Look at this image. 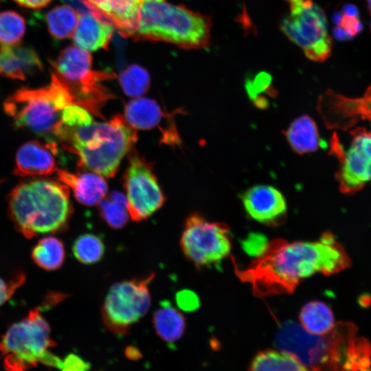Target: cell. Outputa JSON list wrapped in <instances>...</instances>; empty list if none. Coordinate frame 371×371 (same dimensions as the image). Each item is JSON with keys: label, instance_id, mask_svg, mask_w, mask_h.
I'll list each match as a JSON object with an SVG mask.
<instances>
[{"label": "cell", "instance_id": "cell-35", "mask_svg": "<svg viewBox=\"0 0 371 371\" xmlns=\"http://www.w3.org/2000/svg\"><path fill=\"white\" fill-rule=\"evenodd\" d=\"M339 25L344 29L351 38L363 30V24L359 18L356 16H349L343 14Z\"/></svg>", "mask_w": 371, "mask_h": 371}, {"label": "cell", "instance_id": "cell-11", "mask_svg": "<svg viewBox=\"0 0 371 371\" xmlns=\"http://www.w3.org/2000/svg\"><path fill=\"white\" fill-rule=\"evenodd\" d=\"M180 245L186 258L196 267L210 265L230 254L229 229L223 223L192 214L186 220Z\"/></svg>", "mask_w": 371, "mask_h": 371}, {"label": "cell", "instance_id": "cell-16", "mask_svg": "<svg viewBox=\"0 0 371 371\" xmlns=\"http://www.w3.org/2000/svg\"><path fill=\"white\" fill-rule=\"evenodd\" d=\"M143 0H86L84 5L108 20L124 37H131L137 28Z\"/></svg>", "mask_w": 371, "mask_h": 371}, {"label": "cell", "instance_id": "cell-43", "mask_svg": "<svg viewBox=\"0 0 371 371\" xmlns=\"http://www.w3.org/2000/svg\"><path fill=\"white\" fill-rule=\"evenodd\" d=\"M155 1H164V0H155Z\"/></svg>", "mask_w": 371, "mask_h": 371}, {"label": "cell", "instance_id": "cell-18", "mask_svg": "<svg viewBox=\"0 0 371 371\" xmlns=\"http://www.w3.org/2000/svg\"><path fill=\"white\" fill-rule=\"evenodd\" d=\"M43 70V64L31 47L2 45L0 47V74L13 80H24Z\"/></svg>", "mask_w": 371, "mask_h": 371}, {"label": "cell", "instance_id": "cell-31", "mask_svg": "<svg viewBox=\"0 0 371 371\" xmlns=\"http://www.w3.org/2000/svg\"><path fill=\"white\" fill-rule=\"evenodd\" d=\"M92 122L89 111L76 104L70 105L63 111L60 121L67 126H80L89 124Z\"/></svg>", "mask_w": 371, "mask_h": 371}, {"label": "cell", "instance_id": "cell-8", "mask_svg": "<svg viewBox=\"0 0 371 371\" xmlns=\"http://www.w3.org/2000/svg\"><path fill=\"white\" fill-rule=\"evenodd\" d=\"M55 345L49 326L36 308L8 329L0 341V352L8 354L4 360L8 371H25L42 363L47 349Z\"/></svg>", "mask_w": 371, "mask_h": 371}, {"label": "cell", "instance_id": "cell-19", "mask_svg": "<svg viewBox=\"0 0 371 371\" xmlns=\"http://www.w3.org/2000/svg\"><path fill=\"white\" fill-rule=\"evenodd\" d=\"M60 182L70 188L76 199L87 206L99 204L105 197L108 186L104 177L95 172L74 174L57 170Z\"/></svg>", "mask_w": 371, "mask_h": 371}, {"label": "cell", "instance_id": "cell-5", "mask_svg": "<svg viewBox=\"0 0 371 371\" xmlns=\"http://www.w3.org/2000/svg\"><path fill=\"white\" fill-rule=\"evenodd\" d=\"M73 104L77 105L76 95L62 79L52 72L47 85L16 90L5 100L3 109L16 128L48 136L54 134L63 111Z\"/></svg>", "mask_w": 371, "mask_h": 371}, {"label": "cell", "instance_id": "cell-28", "mask_svg": "<svg viewBox=\"0 0 371 371\" xmlns=\"http://www.w3.org/2000/svg\"><path fill=\"white\" fill-rule=\"evenodd\" d=\"M119 82L126 95L137 98L147 92L150 87V78L144 68L133 64L120 73Z\"/></svg>", "mask_w": 371, "mask_h": 371}, {"label": "cell", "instance_id": "cell-13", "mask_svg": "<svg viewBox=\"0 0 371 371\" xmlns=\"http://www.w3.org/2000/svg\"><path fill=\"white\" fill-rule=\"evenodd\" d=\"M124 186L129 216L134 221L147 219L165 202L152 166L135 151L130 153Z\"/></svg>", "mask_w": 371, "mask_h": 371}, {"label": "cell", "instance_id": "cell-30", "mask_svg": "<svg viewBox=\"0 0 371 371\" xmlns=\"http://www.w3.org/2000/svg\"><path fill=\"white\" fill-rule=\"evenodd\" d=\"M25 29V20L18 12L13 10L0 12V43L2 45H19Z\"/></svg>", "mask_w": 371, "mask_h": 371}, {"label": "cell", "instance_id": "cell-38", "mask_svg": "<svg viewBox=\"0 0 371 371\" xmlns=\"http://www.w3.org/2000/svg\"><path fill=\"white\" fill-rule=\"evenodd\" d=\"M124 354L131 360H138L142 357L141 351L135 346H128L125 348Z\"/></svg>", "mask_w": 371, "mask_h": 371}, {"label": "cell", "instance_id": "cell-44", "mask_svg": "<svg viewBox=\"0 0 371 371\" xmlns=\"http://www.w3.org/2000/svg\"><path fill=\"white\" fill-rule=\"evenodd\" d=\"M370 29H371V23H370Z\"/></svg>", "mask_w": 371, "mask_h": 371}, {"label": "cell", "instance_id": "cell-34", "mask_svg": "<svg viewBox=\"0 0 371 371\" xmlns=\"http://www.w3.org/2000/svg\"><path fill=\"white\" fill-rule=\"evenodd\" d=\"M90 368V363L78 355L71 353L63 361L60 370L62 371H89Z\"/></svg>", "mask_w": 371, "mask_h": 371}, {"label": "cell", "instance_id": "cell-33", "mask_svg": "<svg viewBox=\"0 0 371 371\" xmlns=\"http://www.w3.org/2000/svg\"><path fill=\"white\" fill-rule=\"evenodd\" d=\"M176 302L179 307L186 311L196 309L199 305L198 296L192 291L183 290L176 295Z\"/></svg>", "mask_w": 371, "mask_h": 371}, {"label": "cell", "instance_id": "cell-14", "mask_svg": "<svg viewBox=\"0 0 371 371\" xmlns=\"http://www.w3.org/2000/svg\"><path fill=\"white\" fill-rule=\"evenodd\" d=\"M244 208L252 219L269 226L282 224L286 215V202L282 192L268 185L248 188L242 195Z\"/></svg>", "mask_w": 371, "mask_h": 371}, {"label": "cell", "instance_id": "cell-3", "mask_svg": "<svg viewBox=\"0 0 371 371\" xmlns=\"http://www.w3.org/2000/svg\"><path fill=\"white\" fill-rule=\"evenodd\" d=\"M69 192V188L60 181L20 183L8 198L10 218L27 238L60 232L66 229L72 214Z\"/></svg>", "mask_w": 371, "mask_h": 371}, {"label": "cell", "instance_id": "cell-41", "mask_svg": "<svg viewBox=\"0 0 371 371\" xmlns=\"http://www.w3.org/2000/svg\"><path fill=\"white\" fill-rule=\"evenodd\" d=\"M367 3L368 10L371 14V0H366Z\"/></svg>", "mask_w": 371, "mask_h": 371}, {"label": "cell", "instance_id": "cell-29", "mask_svg": "<svg viewBox=\"0 0 371 371\" xmlns=\"http://www.w3.org/2000/svg\"><path fill=\"white\" fill-rule=\"evenodd\" d=\"M105 247L101 238L94 234L87 233L78 236L72 246L75 258L81 263L90 265L100 261Z\"/></svg>", "mask_w": 371, "mask_h": 371}, {"label": "cell", "instance_id": "cell-15", "mask_svg": "<svg viewBox=\"0 0 371 371\" xmlns=\"http://www.w3.org/2000/svg\"><path fill=\"white\" fill-rule=\"evenodd\" d=\"M54 143L36 140L24 143L18 149L13 173L20 177L48 176L56 172Z\"/></svg>", "mask_w": 371, "mask_h": 371}, {"label": "cell", "instance_id": "cell-10", "mask_svg": "<svg viewBox=\"0 0 371 371\" xmlns=\"http://www.w3.org/2000/svg\"><path fill=\"white\" fill-rule=\"evenodd\" d=\"M155 278H133L114 284L101 308L106 328L117 335H125L132 325L144 316L150 306L148 286Z\"/></svg>", "mask_w": 371, "mask_h": 371}, {"label": "cell", "instance_id": "cell-4", "mask_svg": "<svg viewBox=\"0 0 371 371\" xmlns=\"http://www.w3.org/2000/svg\"><path fill=\"white\" fill-rule=\"evenodd\" d=\"M211 28L210 17L183 5L143 0L137 28L131 37L165 41L186 49H202L210 43Z\"/></svg>", "mask_w": 371, "mask_h": 371}, {"label": "cell", "instance_id": "cell-6", "mask_svg": "<svg viewBox=\"0 0 371 371\" xmlns=\"http://www.w3.org/2000/svg\"><path fill=\"white\" fill-rule=\"evenodd\" d=\"M351 332V324L339 323L328 334L315 335L289 321L280 327L275 344L312 370L344 371Z\"/></svg>", "mask_w": 371, "mask_h": 371}, {"label": "cell", "instance_id": "cell-1", "mask_svg": "<svg viewBox=\"0 0 371 371\" xmlns=\"http://www.w3.org/2000/svg\"><path fill=\"white\" fill-rule=\"evenodd\" d=\"M351 260L334 235L325 232L317 240L269 242L265 252L244 269H236L254 294L265 297L290 293L316 273L333 275L350 267Z\"/></svg>", "mask_w": 371, "mask_h": 371}, {"label": "cell", "instance_id": "cell-9", "mask_svg": "<svg viewBox=\"0 0 371 371\" xmlns=\"http://www.w3.org/2000/svg\"><path fill=\"white\" fill-rule=\"evenodd\" d=\"M289 12L280 30L311 60L324 62L331 55L333 41L322 8L313 0H286Z\"/></svg>", "mask_w": 371, "mask_h": 371}, {"label": "cell", "instance_id": "cell-32", "mask_svg": "<svg viewBox=\"0 0 371 371\" xmlns=\"http://www.w3.org/2000/svg\"><path fill=\"white\" fill-rule=\"evenodd\" d=\"M268 244L269 242L264 235L251 233L243 240L242 247L247 254L256 258L265 252Z\"/></svg>", "mask_w": 371, "mask_h": 371}, {"label": "cell", "instance_id": "cell-24", "mask_svg": "<svg viewBox=\"0 0 371 371\" xmlns=\"http://www.w3.org/2000/svg\"><path fill=\"white\" fill-rule=\"evenodd\" d=\"M249 371H315L309 369L292 355L282 351L267 350L258 352L254 358Z\"/></svg>", "mask_w": 371, "mask_h": 371}, {"label": "cell", "instance_id": "cell-22", "mask_svg": "<svg viewBox=\"0 0 371 371\" xmlns=\"http://www.w3.org/2000/svg\"><path fill=\"white\" fill-rule=\"evenodd\" d=\"M165 115L155 100L139 98L127 103L124 117L134 129L148 130L158 126Z\"/></svg>", "mask_w": 371, "mask_h": 371}, {"label": "cell", "instance_id": "cell-7", "mask_svg": "<svg viewBox=\"0 0 371 371\" xmlns=\"http://www.w3.org/2000/svg\"><path fill=\"white\" fill-rule=\"evenodd\" d=\"M54 73L71 89L77 104L102 117L101 106L115 95L102 82L115 78L114 73L92 70V57L78 47L63 49L52 63Z\"/></svg>", "mask_w": 371, "mask_h": 371}, {"label": "cell", "instance_id": "cell-37", "mask_svg": "<svg viewBox=\"0 0 371 371\" xmlns=\"http://www.w3.org/2000/svg\"><path fill=\"white\" fill-rule=\"evenodd\" d=\"M19 5L32 9V10H40L46 7L53 0H13Z\"/></svg>", "mask_w": 371, "mask_h": 371}, {"label": "cell", "instance_id": "cell-27", "mask_svg": "<svg viewBox=\"0 0 371 371\" xmlns=\"http://www.w3.org/2000/svg\"><path fill=\"white\" fill-rule=\"evenodd\" d=\"M99 214L111 227L120 229L127 223L129 214L126 197L117 191L111 192L98 204Z\"/></svg>", "mask_w": 371, "mask_h": 371}, {"label": "cell", "instance_id": "cell-23", "mask_svg": "<svg viewBox=\"0 0 371 371\" xmlns=\"http://www.w3.org/2000/svg\"><path fill=\"white\" fill-rule=\"evenodd\" d=\"M299 319L304 330L315 335L328 334L336 325L332 310L320 301L306 304L300 312Z\"/></svg>", "mask_w": 371, "mask_h": 371}, {"label": "cell", "instance_id": "cell-17", "mask_svg": "<svg viewBox=\"0 0 371 371\" xmlns=\"http://www.w3.org/2000/svg\"><path fill=\"white\" fill-rule=\"evenodd\" d=\"M113 31L114 25L109 20L88 10L79 12L73 41L76 47L89 52L107 49Z\"/></svg>", "mask_w": 371, "mask_h": 371}, {"label": "cell", "instance_id": "cell-2", "mask_svg": "<svg viewBox=\"0 0 371 371\" xmlns=\"http://www.w3.org/2000/svg\"><path fill=\"white\" fill-rule=\"evenodd\" d=\"M54 135L65 150L78 156V166L106 177L115 175L121 160L137 140L135 129L120 115L109 122L80 126L59 122Z\"/></svg>", "mask_w": 371, "mask_h": 371}, {"label": "cell", "instance_id": "cell-25", "mask_svg": "<svg viewBox=\"0 0 371 371\" xmlns=\"http://www.w3.org/2000/svg\"><path fill=\"white\" fill-rule=\"evenodd\" d=\"M79 12L68 5H58L45 14L49 34L56 39L71 37L78 24Z\"/></svg>", "mask_w": 371, "mask_h": 371}, {"label": "cell", "instance_id": "cell-26", "mask_svg": "<svg viewBox=\"0 0 371 371\" xmlns=\"http://www.w3.org/2000/svg\"><path fill=\"white\" fill-rule=\"evenodd\" d=\"M32 257L34 262L43 269H58L65 258L64 245L54 236L42 238L33 248Z\"/></svg>", "mask_w": 371, "mask_h": 371}, {"label": "cell", "instance_id": "cell-40", "mask_svg": "<svg viewBox=\"0 0 371 371\" xmlns=\"http://www.w3.org/2000/svg\"><path fill=\"white\" fill-rule=\"evenodd\" d=\"M333 34L336 38L340 41H346L350 40L351 38L346 33L344 29L339 26L337 25L333 30Z\"/></svg>", "mask_w": 371, "mask_h": 371}, {"label": "cell", "instance_id": "cell-20", "mask_svg": "<svg viewBox=\"0 0 371 371\" xmlns=\"http://www.w3.org/2000/svg\"><path fill=\"white\" fill-rule=\"evenodd\" d=\"M291 149L300 155L314 152L319 145L318 129L308 115H302L291 122L284 132Z\"/></svg>", "mask_w": 371, "mask_h": 371}, {"label": "cell", "instance_id": "cell-12", "mask_svg": "<svg viewBox=\"0 0 371 371\" xmlns=\"http://www.w3.org/2000/svg\"><path fill=\"white\" fill-rule=\"evenodd\" d=\"M331 153L339 163L335 177L342 193L352 194L371 181V131L364 128H355L351 133V141L346 150L334 134Z\"/></svg>", "mask_w": 371, "mask_h": 371}, {"label": "cell", "instance_id": "cell-36", "mask_svg": "<svg viewBox=\"0 0 371 371\" xmlns=\"http://www.w3.org/2000/svg\"><path fill=\"white\" fill-rule=\"evenodd\" d=\"M21 281L22 280L17 281L15 283L13 282H7L0 278V306L11 297L15 288L19 285L18 282Z\"/></svg>", "mask_w": 371, "mask_h": 371}, {"label": "cell", "instance_id": "cell-39", "mask_svg": "<svg viewBox=\"0 0 371 371\" xmlns=\"http://www.w3.org/2000/svg\"><path fill=\"white\" fill-rule=\"evenodd\" d=\"M341 13L349 16L358 17L359 12L357 7L352 3H347L342 8Z\"/></svg>", "mask_w": 371, "mask_h": 371}, {"label": "cell", "instance_id": "cell-21", "mask_svg": "<svg viewBox=\"0 0 371 371\" xmlns=\"http://www.w3.org/2000/svg\"><path fill=\"white\" fill-rule=\"evenodd\" d=\"M153 324L157 335L169 344L179 340L186 329L183 315L168 300L160 302L153 315Z\"/></svg>", "mask_w": 371, "mask_h": 371}, {"label": "cell", "instance_id": "cell-42", "mask_svg": "<svg viewBox=\"0 0 371 371\" xmlns=\"http://www.w3.org/2000/svg\"><path fill=\"white\" fill-rule=\"evenodd\" d=\"M80 3L82 4H84V3L86 1V0H78Z\"/></svg>", "mask_w": 371, "mask_h": 371}]
</instances>
